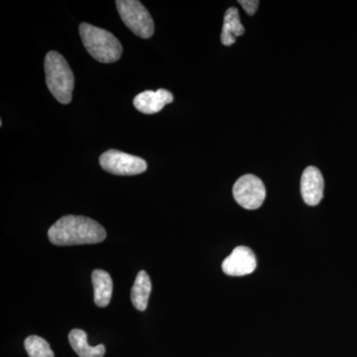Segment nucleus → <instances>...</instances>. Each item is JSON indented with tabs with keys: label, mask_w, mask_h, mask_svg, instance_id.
Segmentation results:
<instances>
[{
	"label": "nucleus",
	"mask_w": 357,
	"mask_h": 357,
	"mask_svg": "<svg viewBox=\"0 0 357 357\" xmlns=\"http://www.w3.org/2000/svg\"><path fill=\"white\" fill-rule=\"evenodd\" d=\"M48 237L55 245H82L102 243L107 237V231L102 225L91 218L66 215L52 225Z\"/></svg>",
	"instance_id": "1"
},
{
	"label": "nucleus",
	"mask_w": 357,
	"mask_h": 357,
	"mask_svg": "<svg viewBox=\"0 0 357 357\" xmlns=\"http://www.w3.org/2000/svg\"><path fill=\"white\" fill-rule=\"evenodd\" d=\"M79 35L89 55L100 63H114L121 59L122 46L114 34L89 23L79 25Z\"/></svg>",
	"instance_id": "2"
},
{
	"label": "nucleus",
	"mask_w": 357,
	"mask_h": 357,
	"mask_svg": "<svg viewBox=\"0 0 357 357\" xmlns=\"http://www.w3.org/2000/svg\"><path fill=\"white\" fill-rule=\"evenodd\" d=\"M45 74L49 91L59 102L68 105L72 100L75 77L67 60L58 52H49L45 58Z\"/></svg>",
	"instance_id": "3"
},
{
	"label": "nucleus",
	"mask_w": 357,
	"mask_h": 357,
	"mask_svg": "<svg viewBox=\"0 0 357 357\" xmlns=\"http://www.w3.org/2000/svg\"><path fill=\"white\" fill-rule=\"evenodd\" d=\"M117 10L124 24L143 39L154 34L155 26L152 16L144 6L137 0H117Z\"/></svg>",
	"instance_id": "4"
},
{
	"label": "nucleus",
	"mask_w": 357,
	"mask_h": 357,
	"mask_svg": "<svg viewBox=\"0 0 357 357\" xmlns=\"http://www.w3.org/2000/svg\"><path fill=\"white\" fill-rule=\"evenodd\" d=\"M100 164L103 170L117 176L139 175L148 168L144 159L114 149L105 152L100 156Z\"/></svg>",
	"instance_id": "5"
},
{
	"label": "nucleus",
	"mask_w": 357,
	"mask_h": 357,
	"mask_svg": "<svg viewBox=\"0 0 357 357\" xmlns=\"http://www.w3.org/2000/svg\"><path fill=\"white\" fill-rule=\"evenodd\" d=\"M232 194L239 206L246 210H257L266 198V188L261 178L248 174L236 181Z\"/></svg>",
	"instance_id": "6"
},
{
	"label": "nucleus",
	"mask_w": 357,
	"mask_h": 357,
	"mask_svg": "<svg viewBox=\"0 0 357 357\" xmlns=\"http://www.w3.org/2000/svg\"><path fill=\"white\" fill-rule=\"evenodd\" d=\"M222 271L229 276H244L252 273L257 267V260L250 248L237 246L222 262Z\"/></svg>",
	"instance_id": "7"
},
{
	"label": "nucleus",
	"mask_w": 357,
	"mask_h": 357,
	"mask_svg": "<svg viewBox=\"0 0 357 357\" xmlns=\"http://www.w3.org/2000/svg\"><path fill=\"white\" fill-rule=\"evenodd\" d=\"M325 181L321 171L317 167L310 166L305 169L301 178V194L307 206H318L324 198Z\"/></svg>",
	"instance_id": "8"
},
{
	"label": "nucleus",
	"mask_w": 357,
	"mask_h": 357,
	"mask_svg": "<svg viewBox=\"0 0 357 357\" xmlns=\"http://www.w3.org/2000/svg\"><path fill=\"white\" fill-rule=\"evenodd\" d=\"M174 96L171 91L160 89L158 91H145L134 98L133 105L138 112L144 114H155L161 112L165 105L172 103Z\"/></svg>",
	"instance_id": "9"
},
{
	"label": "nucleus",
	"mask_w": 357,
	"mask_h": 357,
	"mask_svg": "<svg viewBox=\"0 0 357 357\" xmlns=\"http://www.w3.org/2000/svg\"><path fill=\"white\" fill-rule=\"evenodd\" d=\"M93 284V299L96 306L105 307L109 306L112 296V279L107 272L102 269H96L91 275Z\"/></svg>",
	"instance_id": "10"
},
{
	"label": "nucleus",
	"mask_w": 357,
	"mask_h": 357,
	"mask_svg": "<svg viewBox=\"0 0 357 357\" xmlns=\"http://www.w3.org/2000/svg\"><path fill=\"white\" fill-rule=\"evenodd\" d=\"M245 29L241 24V16L236 7L227 9L223 18V26L220 41L225 46H231L236 43L237 37L244 34Z\"/></svg>",
	"instance_id": "11"
},
{
	"label": "nucleus",
	"mask_w": 357,
	"mask_h": 357,
	"mask_svg": "<svg viewBox=\"0 0 357 357\" xmlns=\"http://www.w3.org/2000/svg\"><path fill=\"white\" fill-rule=\"evenodd\" d=\"M69 342L76 354L79 357H103L105 347L103 344L91 347L88 344V335L83 330L74 328L69 333Z\"/></svg>",
	"instance_id": "12"
},
{
	"label": "nucleus",
	"mask_w": 357,
	"mask_h": 357,
	"mask_svg": "<svg viewBox=\"0 0 357 357\" xmlns=\"http://www.w3.org/2000/svg\"><path fill=\"white\" fill-rule=\"evenodd\" d=\"M151 290L152 284L149 275L144 270H141L131 289V302L138 311H145L147 309Z\"/></svg>",
	"instance_id": "13"
},
{
	"label": "nucleus",
	"mask_w": 357,
	"mask_h": 357,
	"mask_svg": "<svg viewBox=\"0 0 357 357\" xmlns=\"http://www.w3.org/2000/svg\"><path fill=\"white\" fill-rule=\"evenodd\" d=\"M24 345L30 357H55L49 342L38 335H31L26 338Z\"/></svg>",
	"instance_id": "14"
},
{
	"label": "nucleus",
	"mask_w": 357,
	"mask_h": 357,
	"mask_svg": "<svg viewBox=\"0 0 357 357\" xmlns=\"http://www.w3.org/2000/svg\"><path fill=\"white\" fill-rule=\"evenodd\" d=\"M238 3L241 4V6H243V8L248 15L252 16L257 11L260 2L258 0H239Z\"/></svg>",
	"instance_id": "15"
}]
</instances>
